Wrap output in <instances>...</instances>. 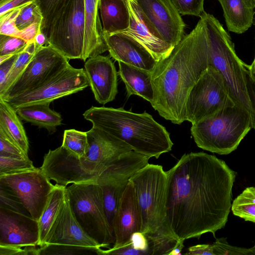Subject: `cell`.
<instances>
[{"label": "cell", "mask_w": 255, "mask_h": 255, "mask_svg": "<svg viewBox=\"0 0 255 255\" xmlns=\"http://www.w3.org/2000/svg\"><path fill=\"white\" fill-rule=\"evenodd\" d=\"M166 172V220L183 241L223 228L231 209L237 173L203 152L183 155Z\"/></svg>", "instance_id": "1"}, {"label": "cell", "mask_w": 255, "mask_h": 255, "mask_svg": "<svg viewBox=\"0 0 255 255\" xmlns=\"http://www.w3.org/2000/svg\"><path fill=\"white\" fill-rule=\"evenodd\" d=\"M209 65L206 29L202 18L183 36L151 73L154 98L151 104L159 115L174 124L185 121L188 94Z\"/></svg>", "instance_id": "2"}, {"label": "cell", "mask_w": 255, "mask_h": 255, "mask_svg": "<svg viewBox=\"0 0 255 255\" xmlns=\"http://www.w3.org/2000/svg\"><path fill=\"white\" fill-rule=\"evenodd\" d=\"M83 117L93 127L124 141L132 150L150 158H158L171 151L173 145L165 128L145 111L135 113L123 108L92 106Z\"/></svg>", "instance_id": "3"}, {"label": "cell", "mask_w": 255, "mask_h": 255, "mask_svg": "<svg viewBox=\"0 0 255 255\" xmlns=\"http://www.w3.org/2000/svg\"><path fill=\"white\" fill-rule=\"evenodd\" d=\"M88 148L78 158L62 145L45 154L40 168L56 184L67 186L71 183L96 181L101 173L118 158L116 149L107 138L87 133Z\"/></svg>", "instance_id": "4"}, {"label": "cell", "mask_w": 255, "mask_h": 255, "mask_svg": "<svg viewBox=\"0 0 255 255\" xmlns=\"http://www.w3.org/2000/svg\"><path fill=\"white\" fill-rule=\"evenodd\" d=\"M203 19L206 31L209 65L221 74L228 92L235 103L250 114L244 68L246 65L237 56L229 33L213 15L204 12Z\"/></svg>", "instance_id": "5"}, {"label": "cell", "mask_w": 255, "mask_h": 255, "mask_svg": "<svg viewBox=\"0 0 255 255\" xmlns=\"http://www.w3.org/2000/svg\"><path fill=\"white\" fill-rule=\"evenodd\" d=\"M252 128L250 113L235 105L192 125L191 133L199 148L227 155L237 148Z\"/></svg>", "instance_id": "6"}, {"label": "cell", "mask_w": 255, "mask_h": 255, "mask_svg": "<svg viewBox=\"0 0 255 255\" xmlns=\"http://www.w3.org/2000/svg\"><path fill=\"white\" fill-rule=\"evenodd\" d=\"M66 190L71 209L83 229L100 248H111L115 238L106 215L101 187L93 181L72 183Z\"/></svg>", "instance_id": "7"}, {"label": "cell", "mask_w": 255, "mask_h": 255, "mask_svg": "<svg viewBox=\"0 0 255 255\" xmlns=\"http://www.w3.org/2000/svg\"><path fill=\"white\" fill-rule=\"evenodd\" d=\"M142 216L141 232L145 234L161 226L166 220L167 174L162 166L147 164L129 179Z\"/></svg>", "instance_id": "8"}, {"label": "cell", "mask_w": 255, "mask_h": 255, "mask_svg": "<svg viewBox=\"0 0 255 255\" xmlns=\"http://www.w3.org/2000/svg\"><path fill=\"white\" fill-rule=\"evenodd\" d=\"M84 25L85 0H66L43 34L47 45L68 60L85 62Z\"/></svg>", "instance_id": "9"}, {"label": "cell", "mask_w": 255, "mask_h": 255, "mask_svg": "<svg viewBox=\"0 0 255 255\" xmlns=\"http://www.w3.org/2000/svg\"><path fill=\"white\" fill-rule=\"evenodd\" d=\"M236 105L220 72L209 65L190 90L185 105V121L192 125Z\"/></svg>", "instance_id": "10"}, {"label": "cell", "mask_w": 255, "mask_h": 255, "mask_svg": "<svg viewBox=\"0 0 255 255\" xmlns=\"http://www.w3.org/2000/svg\"><path fill=\"white\" fill-rule=\"evenodd\" d=\"M149 158L133 150L125 152L96 179V182L103 191L106 215L113 231L114 219L119 202L130 178L149 163Z\"/></svg>", "instance_id": "11"}, {"label": "cell", "mask_w": 255, "mask_h": 255, "mask_svg": "<svg viewBox=\"0 0 255 255\" xmlns=\"http://www.w3.org/2000/svg\"><path fill=\"white\" fill-rule=\"evenodd\" d=\"M70 65L68 59L51 46H41L13 83L0 97L5 99L32 91Z\"/></svg>", "instance_id": "12"}, {"label": "cell", "mask_w": 255, "mask_h": 255, "mask_svg": "<svg viewBox=\"0 0 255 255\" xmlns=\"http://www.w3.org/2000/svg\"><path fill=\"white\" fill-rule=\"evenodd\" d=\"M0 184L10 190L37 221L55 187L40 168L0 176Z\"/></svg>", "instance_id": "13"}, {"label": "cell", "mask_w": 255, "mask_h": 255, "mask_svg": "<svg viewBox=\"0 0 255 255\" xmlns=\"http://www.w3.org/2000/svg\"><path fill=\"white\" fill-rule=\"evenodd\" d=\"M89 86L85 70L75 68L70 65L40 87L3 99L16 110L22 106L51 103L55 100L82 91Z\"/></svg>", "instance_id": "14"}, {"label": "cell", "mask_w": 255, "mask_h": 255, "mask_svg": "<svg viewBox=\"0 0 255 255\" xmlns=\"http://www.w3.org/2000/svg\"><path fill=\"white\" fill-rule=\"evenodd\" d=\"M155 36L173 47L181 40L186 24L171 0H134Z\"/></svg>", "instance_id": "15"}, {"label": "cell", "mask_w": 255, "mask_h": 255, "mask_svg": "<svg viewBox=\"0 0 255 255\" xmlns=\"http://www.w3.org/2000/svg\"><path fill=\"white\" fill-rule=\"evenodd\" d=\"M38 221L0 206V246L24 248L39 246Z\"/></svg>", "instance_id": "16"}, {"label": "cell", "mask_w": 255, "mask_h": 255, "mask_svg": "<svg viewBox=\"0 0 255 255\" xmlns=\"http://www.w3.org/2000/svg\"><path fill=\"white\" fill-rule=\"evenodd\" d=\"M47 244L100 248L85 232L75 218L66 187L64 202L46 238L45 244Z\"/></svg>", "instance_id": "17"}, {"label": "cell", "mask_w": 255, "mask_h": 255, "mask_svg": "<svg viewBox=\"0 0 255 255\" xmlns=\"http://www.w3.org/2000/svg\"><path fill=\"white\" fill-rule=\"evenodd\" d=\"M89 86L96 100L105 105L115 100L118 94V73L109 56L98 55L84 64Z\"/></svg>", "instance_id": "18"}, {"label": "cell", "mask_w": 255, "mask_h": 255, "mask_svg": "<svg viewBox=\"0 0 255 255\" xmlns=\"http://www.w3.org/2000/svg\"><path fill=\"white\" fill-rule=\"evenodd\" d=\"M111 57L118 62L151 73L157 63L152 54L142 44L123 32L104 34Z\"/></svg>", "instance_id": "19"}, {"label": "cell", "mask_w": 255, "mask_h": 255, "mask_svg": "<svg viewBox=\"0 0 255 255\" xmlns=\"http://www.w3.org/2000/svg\"><path fill=\"white\" fill-rule=\"evenodd\" d=\"M142 216L134 187L129 181L120 199L113 222L115 242L112 248H118L129 242L131 235L141 232Z\"/></svg>", "instance_id": "20"}, {"label": "cell", "mask_w": 255, "mask_h": 255, "mask_svg": "<svg viewBox=\"0 0 255 255\" xmlns=\"http://www.w3.org/2000/svg\"><path fill=\"white\" fill-rule=\"evenodd\" d=\"M125 1L129 11L130 24L128 28L122 32L144 46L157 61L168 56L174 47L155 36L134 0Z\"/></svg>", "instance_id": "21"}, {"label": "cell", "mask_w": 255, "mask_h": 255, "mask_svg": "<svg viewBox=\"0 0 255 255\" xmlns=\"http://www.w3.org/2000/svg\"><path fill=\"white\" fill-rule=\"evenodd\" d=\"M100 0H85L84 56L89 58L108 50L99 15Z\"/></svg>", "instance_id": "22"}, {"label": "cell", "mask_w": 255, "mask_h": 255, "mask_svg": "<svg viewBox=\"0 0 255 255\" xmlns=\"http://www.w3.org/2000/svg\"><path fill=\"white\" fill-rule=\"evenodd\" d=\"M221 5L229 31L245 32L253 24L255 0H217Z\"/></svg>", "instance_id": "23"}, {"label": "cell", "mask_w": 255, "mask_h": 255, "mask_svg": "<svg viewBox=\"0 0 255 255\" xmlns=\"http://www.w3.org/2000/svg\"><path fill=\"white\" fill-rule=\"evenodd\" d=\"M118 63V73L126 86L127 98L137 95L151 104L154 101V92L151 73L122 62Z\"/></svg>", "instance_id": "24"}, {"label": "cell", "mask_w": 255, "mask_h": 255, "mask_svg": "<svg viewBox=\"0 0 255 255\" xmlns=\"http://www.w3.org/2000/svg\"><path fill=\"white\" fill-rule=\"evenodd\" d=\"M104 34L124 31L129 26L130 14L125 0H100Z\"/></svg>", "instance_id": "25"}, {"label": "cell", "mask_w": 255, "mask_h": 255, "mask_svg": "<svg viewBox=\"0 0 255 255\" xmlns=\"http://www.w3.org/2000/svg\"><path fill=\"white\" fill-rule=\"evenodd\" d=\"M50 103L30 104L21 106L16 113L21 120L30 123L39 128H46L51 133L62 124V118L60 113L51 110Z\"/></svg>", "instance_id": "26"}, {"label": "cell", "mask_w": 255, "mask_h": 255, "mask_svg": "<svg viewBox=\"0 0 255 255\" xmlns=\"http://www.w3.org/2000/svg\"><path fill=\"white\" fill-rule=\"evenodd\" d=\"M16 110L0 97V128L28 155L29 142Z\"/></svg>", "instance_id": "27"}, {"label": "cell", "mask_w": 255, "mask_h": 255, "mask_svg": "<svg viewBox=\"0 0 255 255\" xmlns=\"http://www.w3.org/2000/svg\"><path fill=\"white\" fill-rule=\"evenodd\" d=\"M66 187V186L56 184L48 199L38 221L39 232V247L45 244L47 235L64 202Z\"/></svg>", "instance_id": "28"}, {"label": "cell", "mask_w": 255, "mask_h": 255, "mask_svg": "<svg viewBox=\"0 0 255 255\" xmlns=\"http://www.w3.org/2000/svg\"><path fill=\"white\" fill-rule=\"evenodd\" d=\"M144 234L148 241L149 255H169L184 241L175 235L166 220L155 231Z\"/></svg>", "instance_id": "29"}, {"label": "cell", "mask_w": 255, "mask_h": 255, "mask_svg": "<svg viewBox=\"0 0 255 255\" xmlns=\"http://www.w3.org/2000/svg\"><path fill=\"white\" fill-rule=\"evenodd\" d=\"M233 214L246 221L255 223V187L246 188L232 204Z\"/></svg>", "instance_id": "30"}, {"label": "cell", "mask_w": 255, "mask_h": 255, "mask_svg": "<svg viewBox=\"0 0 255 255\" xmlns=\"http://www.w3.org/2000/svg\"><path fill=\"white\" fill-rule=\"evenodd\" d=\"M38 48L33 40L28 42L24 50L18 54L4 85L0 89V96L7 90L22 72Z\"/></svg>", "instance_id": "31"}, {"label": "cell", "mask_w": 255, "mask_h": 255, "mask_svg": "<svg viewBox=\"0 0 255 255\" xmlns=\"http://www.w3.org/2000/svg\"><path fill=\"white\" fill-rule=\"evenodd\" d=\"M102 248L64 244H47L38 248L37 255H101Z\"/></svg>", "instance_id": "32"}, {"label": "cell", "mask_w": 255, "mask_h": 255, "mask_svg": "<svg viewBox=\"0 0 255 255\" xmlns=\"http://www.w3.org/2000/svg\"><path fill=\"white\" fill-rule=\"evenodd\" d=\"M88 145L86 132L75 129L64 130L62 146L78 158H81L86 154Z\"/></svg>", "instance_id": "33"}, {"label": "cell", "mask_w": 255, "mask_h": 255, "mask_svg": "<svg viewBox=\"0 0 255 255\" xmlns=\"http://www.w3.org/2000/svg\"><path fill=\"white\" fill-rule=\"evenodd\" d=\"M29 158L0 156V176L35 169Z\"/></svg>", "instance_id": "34"}, {"label": "cell", "mask_w": 255, "mask_h": 255, "mask_svg": "<svg viewBox=\"0 0 255 255\" xmlns=\"http://www.w3.org/2000/svg\"><path fill=\"white\" fill-rule=\"evenodd\" d=\"M42 16L35 0L23 5L16 18L15 24L21 30L35 22H42Z\"/></svg>", "instance_id": "35"}, {"label": "cell", "mask_w": 255, "mask_h": 255, "mask_svg": "<svg viewBox=\"0 0 255 255\" xmlns=\"http://www.w3.org/2000/svg\"><path fill=\"white\" fill-rule=\"evenodd\" d=\"M66 0H35L42 16L41 32H45L53 17L61 8Z\"/></svg>", "instance_id": "36"}, {"label": "cell", "mask_w": 255, "mask_h": 255, "mask_svg": "<svg viewBox=\"0 0 255 255\" xmlns=\"http://www.w3.org/2000/svg\"><path fill=\"white\" fill-rule=\"evenodd\" d=\"M212 255H255V244L251 248L238 247L229 245L225 238L216 239L210 245Z\"/></svg>", "instance_id": "37"}, {"label": "cell", "mask_w": 255, "mask_h": 255, "mask_svg": "<svg viewBox=\"0 0 255 255\" xmlns=\"http://www.w3.org/2000/svg\"><path fill=\"white\" fill-rule=\"evenodd\" d=\"M28 43L18 37L0 34V56H12L19 54L24 50Z\"/></svg>", "instance_id": "38"}, {"label": "cell", "mask_w": 255, "mask_h": 255, "mask_svg": "<svg viewBox=\"0 0 255 255\" xmlns=\"http://www.w3.org/2000/svg\"><path fill=\"white\" fill-rule=\"evenodd\" d=\"M181 15H191L200 17L205 12L204 0H171Z\"/></svg>", "instance_id": "39"}, {"label": "cell", "mask_w": 255, "mask_h": 255, "mask_svg": "<svg viewBox=\"0 0 255 255\" xmlns=\"http://www.w3.org/2000/svg\"><path fill=\"white\" fill-rule=\"evenodd\" d=\"M0 206L25 215H30L19 199L10 190L0 184Z\"/></svg>", "instance_id": "40"}, {"label": "cell", "mask_w": 255, "mask_h": 255, "mask_svg": "<svg viewBox=\"0 0 255 255\" xmlns=\"http://www.w3.org/2000/svg\"><path fill=\"white\" fill-rule=\"evenodd\" d=\"M22 5L0 16V34L19 36L20 30L16 27L15 20Z\"/></svg>", "instance_id": "41"}, {"label": "cell", "mask_w": 255, "mask_h": 255, "mask_svg": "<svg viewBox=\"0 0 255 255\" xmlns=\"http://www.w3.org/2000/svg\"><path fill=\"white\" fill-rule=\"evenodd\" d=\"M0 156L29 158L0 128Z\"/></svg>", "instance_id": "42"}, {"label": "cell", "mask_w": 255, "mask_h": 255, "mask_svg": "<svg viewBox=\"0 0 255 255\" xmlns=\"http://www.w3.org/2000/svg\"><path fill=\"white\" fill-rule=\"evenodd\" d=\"M244 73L246 90L250 106L251 126L255 130V79L251 75L246 64Z\"/></svg>", "instance_id": "43"}, {"label": "cell", "mask_w": 255, "mask_h": 255, "mask_svg": "<svg viewBox=\"0 0 255 255\" xmlns=\"http://www.w3.org/2000/svg\"><path fill=\"white\" fill-rule=\"evenodd\" d=\"M37 246L19 247L0 246V255H37Z\"/></svg>", "instance_id": "44"}, {"label": "cell", "mask_w": 255, "mask_h": 255, "mask_svg": "<svg viewBox=\"0 0 255 255\" xmlns=\"http://www.w3.org/2000/svg\"><path fill=\"white\" fill-rule=\"evenodd\" d=\"M102 255H146L141 251L135 249L129 241L128 244L118 248H111L107 250H102Z\"/></svg>", "instance_id": "45"}, {"label": "cell", "mask_w": 255, "mask_h": 255, "mask_svg": "<svg viewBox=\"0 0 255 255\" xmlns=\"http://www.w3.org/2000/svg\"><path fill=\"white\" fill-rule=\"evenodd\" d=\"M130 242L135 249L144 252L146 255H149L147 240L141 232L134 233L131 236Z\"/></svg>", "instance_id": "46"}, {"label": "cell", "mask_w": 255, "mask_h": 255, "mask_svg": "<svg viewBox=\"0 0 255 255\" xmlns=\"http://www.w3.org/2000/svg\"><path fill=\"white\" fill-rule=\"evenodd\" d=\"M41 22H35L20 30L18 37L29 42L34 40L35 36L41 31Z\"/></svg>", "instance_id": "47"}, {"label": "cell", "mask_w": 255, "mask_h": 255, "mask_svg": "<svg viewBox=\"0 0 255 255\" xmlns=\"http://www.w3.org/2000/svg\"><path fill=\"white\" fill-rule=\"evenodd\" d=\"M18 54L14 55L6 60L0 63V89H1L4 85L7 75Z\"/></svg>", "instance_id": "48"}, {"label": "cell", "mask_w": 255, "mask_h": 255, "mask_svg": "<svg viewBox=\"0 0 255 255\" xmlns=\"http://www.w3.org/2000/svg\"><path fill=\"white\" fill-rule=\"evenodd\" d=\"M34 0H0V16L14 8Z\"/></svg>", "instance_id": "49"}, {"label": "cell", "mask_w": 255, "mask_h": 255, "mask_svg": "<svg viewBox=\"0 0 255 255\" xmlns=\"http://www.w3.org/2000/svg\"><path fill=\"white\" fill-rule=\"evenodd\" d=\"M34 40L38 48L43 46L48 45L46 37L41 31L37 34Z\"/></svg>", "instance_id": "50"}, {"label": "cell", "mask_w": 255, "mask_h": 255, "mask_svg": "<svg viewBox=\"0 0 255 255\" xmlns=\"http://www.w3.org/2000/svg\"><path fill=\"white\" fill-rule=\"evenodd\" d=\"M183 243H181L177 246L170 254L169 255H180L182 254L181 252L184 248Z\"/></svg>", "instance_id": "51"}, {"label": "cell", "mask_w": 255, "mask_h": 255, "mask_svg": "<svg viewBox=\"0 0 255 255\" xmlns=\"http://www.w3.org/2000/svg\"><path fill=\"white\" fill-rule=\"evenodd\" d=\"M247 68L252 76L255 79V56L252 64L251 65H247Z\"/></svg>", "instance_id": "52"}]
</instances>
